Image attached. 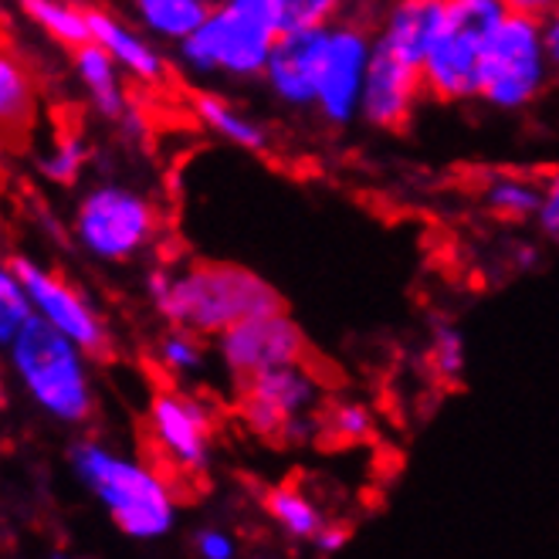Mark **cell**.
I'll list each match as a JSON object with an SVG mask.
<instances>
[{"mask_svg":"<svg viewBox=\"0 0 559 559\" xmlns=\"http://www.w3.org/2000/svg\"><path fill=\"white\" fill-rule=\"evenodd\" d=\"M146 299L170 325L214 340L241 319L285 309L272 282L231 261H187L177 269H150Z\"/></svg>","mask_w":559,"mask_h":559,"instance_id":"6da1fadb","label":"cell"},{"mask_svg":"<svg viewBox=\"0 0 559 559\" xmlns=\"http://www.w3.org/2000/svg\"><path fill=\"white\" fill-rule=\"evenodd\" d=\"M278 38V0H214L211 17L177 45V64L190 79L258 82Z\"/></svg>","mask_w":559,"mask_h":559,"instance_id":"7a4b0ae2","label":"cell"},{"mask_svg":"<svg viewBox=\"0 0 559 559\" xmlns=\"http://www.w3.org/2000/svg\"><path fill=\"white\" fill-rule=\"evenodd\" d=\"M21 390L38 411L61 424H85L95 411L88 353L61 336L45 319H31L4 346Z\"/></svg>","mask_w":559,"mask_h":559,"instance_id":"3957f363","label":"cell"},{"mask_svg":"<svg viewBox=\"0 0 559 559\" xmlns=\"http://www.w3.org/2000/svg\"><path fill=\"white\" fill-rule=\"evenodd\" d=\"M506 17V0H441V21L424 58L427 98L444 106L481 98L485 55Z\"/></svg>","mask_w":559,"mask_h":559,"instance_id":"277c9868","label":"cell"},{"mask_svg":"<svg viewBox=\"0 0 559 559\" xmlns=\"http://www.w3.org/2000/svg\"><path fill=\"white\" fill-rule=\"evenodd\" d=\"M69 231L75 248L98 265H133L156 248L163 211L150 193L106 180L75 201Z\"/></svg>","mask_w":559,"mask_h":559,"instance_id":"5b68a950","label":"cell"},{"mask_svg":"<svg viewBox=\"0 0 559 559\" xmlns=\"http://www.w3.org/2000/svg\"><path fill=\"white\" fill-rule=\"evenodd\" d=\"M69 462L92 496L103 499L126 536L159 539L174 530V496L167 481L146 465L119 457L98 441L72 444Z\"/></svg>","mask_w":559,"mask_h":559,"instance_id":"8992f818","label":"cell"},{"mask_svg":"<svg viewBox=\"0 0 559 559\" xmlns=\"http://www.w3.org/2000/svg\"><path fill=\"white\" fill-rule=\"evenodd\" d=\"M552 75L556 69L549 61L543 21L509 11L485 55L481 103L499 112H522L539 103Z\"/></svg>","mask_w":559,"mask_h":559,"instance_id":"52a82bcc","label":"cell"},{"mask_svg":"<svg viewBox=\"0 0 559 559\" xmlns=\"http://www.w3.org/2000/svg\"><path fill=\"white\" fill-rule=\"evenodd\" d=\"M377 14L359 11V0H356L346 17L329 24L322 79H319V103H316V119L325 129H349L359 116H364Z\"/></svg>","mask_w":559,"mask_h":559,"instance_id":"ba28073f","label":"cell"},{"mask_svg":"<svg viewBox=\"0 0 559 559\" xmlns=\"http://www.w3.org/2000/svg\"><path fill=\"white\" fill-rule=\"evenodd\" d=\"M8 265L24 282L38 319H45L61 336H69L75 346H82L92 359H106L112 353V333L106 316L88 302V295L75 282H69L61 272L48 269L45 261L27 254L8 258Z\"/></svg>","mask_w":559,"mask_h":559,"instance_id":"9c48e42d","label":"cell"},{"mask_svg":"<svg viewBox=\"0 0 559 559\" xmlns=\"http://www.w3.org/2000/svg\"><path fill=\"white\" fill-rule=\"evenodd\" d=\"M217 356L224 370L231 373L238 383H248L251 377L302 364L306 359V336L299 322H295L285 309L261 312L251 319H241L227 333L217 336Z\"/></svg>","mask_w":559,"mask_h":559,"instance_id":"30bf717a","label":"cell"},{"mask_svg":"<svg viewBox=\"0 0 559 559\" xmlns=\"http://www.w3.org/2000/svg\"><path fill=\"white\" fill-rule=\"evenodd\" d=\"M329 27L282 31L261 85L288 112H316Z\"/></svg>","mask_w":559,"mask_h":559,"instance_id":"8fae6325","label":"cell"},{"mask_svg":"<svg viewBox=\"0 0 559 559\" xmlns=\"http://www.w3.org/2000/svg\"><path fill=\"white\" fill-rule=\"evenodd\" d=\"M146 420H150V435L180 472L207 468L214 424L204 401L190 397L183 390H159L153 393Z\"/></svg>","mask_w":559,"mask_h":559,"instance_id":"7c38bea8","label":"cell"},{"mask_svg":"<svg viewBox=\"0 0 559 559\" xmlns=\"http://www.w3.org/2000/svg\"><path fill=\"white\" fill-rule=\"evenodd\" d=\"M424 92V69L411 61H401L393 55H383L373 48L370 75H367V95H364V119L377 133H401L414 119Z\"/></svg>","mask_w":559,"mask_h":559,"instance_id":"4fadbf2b","label":"cell"},{"mask_svg":"<svg viewBox=\"0 0 559 559\" xmlns=\"http://www.w3.org/2000/svg\"><path fill=\"white\" fill-rule=\"evenodd\" d=\"M88 27L92 41L112 55L126 79L146 88H156L170 79V61L159 51V41L150 38L136 21H122L106 8H88Z\"/></svg>","mask_w":559,"mask_h":559,"instance_id":"5bb4252c","label":"cell"},{"mask_svg":"<svg viewBox=\"0 0 559 559\" xmlns=\"http://www.w3.org/2000/svg\"><path fill=\"white\" fill-rule=\"evenodd\" d=\"M72 75L79 88L85 92L88 106L109 119L133 126V103H129V88H126V72L112 61L106 48H98L95 41L82 45L72 51Z\"/></svg>","mask_w":559,"mask_h":559,"instance_id":"9a60e30c","label":"cell"},{"mask_svg":"<svg viewBox=\"0 0 559 559\" xmlns=\"http://www.w3.org/2000/svg\"><path fill=\"white\" fill-rule=\"evenodd\" d=\"M241 393L248 397H258L265 401L269 407H275L285 424L292 417H302V414H312L322 401V386H319V377L302 364H288V367H275V370H265L251 377L248 383H241Z\"/></svg>","mask_w":559,"mask_h":559,"instance_id":"2e32d148","label":"cell"},{"mask_svg":"<svg viewBox=\"0 0 559 559\" xmlns=\"http://www.w3.org/2000/svg\"><path fill=\"white\" fill-rule=\"evenodd\" d=\"M193 116L214 140H221L227 146H238L245 153H269V146H272V129L217 92H197Z\"/></svg>","mask_w":559,"mask_h":559,"instance_id":"e0dca14e","label":"cell"},{"mask_svg":"<svg viewBox=\"0 0 559 559\" xmlns=\"http://www.w3.org/2000/svg\"><path fill=\"white\" fill-rule=\"evenodd\" d=\"M126 4L150 38L174 48L187 41L214 11V0H126Z\"/></svg>","mask_w":559,"mask_h":559,"instance_id":"ac0fdd59","label":"cell"},{"mask_svg":"<svg viewBox=\"0 0 559 559\" xmlns=\"http://www.w3.org/2000/svg\"><path fill=\"white\" fill-rule=\"evenodd\" d=\"M543 201V180L530 174H491L481 183V207L506 224H533Z\"/></svg>","mask_w":559,"mask_h":559,"instance_id":"d6986e66","label":"cell"},{"mask_svg":"<svg viewBox=\"0 0 559 559\" xmlns=\"http://www.w3.org/2000/svg\"><path fill=\"white\" fill-rule=\"evenodd\" d=\"M14 8L27 24H35L41 35H48L61 48L75 51L92 41L88 8L75 4V0H14Z\"/></svg>","mask_w":559,"mask_h":559,"instance_id":"ffe728a7","label":"cell"},{"mask_svg":"<svg viewBox=\"0 0 559 559\" xmlns=\"http://www.w3.org/2000/svg\"><path fill=\"white\" fill-rule=\"evenodd\" d=\"M153 359H156V367L163 373H170L177 380L201 373L204 364H207L204 336L193 333V329H183V325L163 329V333L156 336V343H153Z\"/></svg>","mask_w":559,"mask_h":559,"instance_id":"44dd1931","label":"cell"},{"mask_svg":"<svg viewBox=\"0 0 559 559\" xmlns=\"http://www.w3.org/2000/svg\"><path fill=\"white\" fill-rule=\"evenodd\" d=\"M35 79L24 69V61L17 55L0 58V119L8 129H27V122L35 119Z\"/></svg>","mask_w":559,"mask_h":559,"instance_id":"7402d4cb","label":"cell"},{"mask_svg":"<svg viewBox=\"0 0 559 559\" xmlns=\"http://www.w3.org/2000/svg\"><path fill=\"white\" fill-rule=\"evenodd\" d=\"M92 150L79 133H58L55 143L38 156V174L55 187H75L88 167Z\"/></svg>","mask_w":559,"mask_h":559,"instance_id":"603a6c76","label":"cell"},{"mask_svg":"<svg viewBox=\"0 0 559 559\" xmlns=\"http://www.w3.org/2000/svg\"><path fill=\"white\" fill-rule=\"evenodd\" d=\"M269 512L275 515V522L282 525V530L295 539H316L319 530H322V515L319 509L299 496L295 488H275L272 496H269Z\"/></svg>","mask_w":559,"mask_h":559,"instance_id":"cb8c5ba5","label":"cell"},{"mask_svg":"<svg viewBox=\"0 0 559 559\" xmlns=\"http://www.w3.org/2000/svg\"><path fill=\"white\" fill-rule=\"evenodd\" d=\"M35 319V306H31V295L17 272L4 261V272H0V343H14L21 329Z\"/></svg>","mask_w":559,"mask_h":559,"instance_id":"d4e9b609","label":"cell"},{"mask_svg":"<svg viewBox=\"0 0 559 559\" xmlns=\"http://www.w3.org/2000/svg\"><path fill=\"white\" fill-rule=\"evenodd\" d=\"M356 0H278L282 31H302V27H329L349 14Z\"/></svg>","mask_w":559,"mask_h":559,"instance_id":"484cf974","label":"cell"},{"mask_svg":"<svg viewBox=\"0 0 559 559\" xmlns=\"http://www.w3.org/2000/svg\"><path fill=\"white\" fill-rule=\"evenodd\" d=\"M431 367L441 380H457L465 373V336L451 322H438L431 329Z\"/></svg>","mask_w":559,"mask_h":559,"instance_id":"4316f807","label":"cell"},{"mask_svg":"<svg viewBox=\"0 0 559 559\" xmlns=\"http://www.w3.org/2000/svg\"><path fill=\"white\" fill-rule=\"evenodd\" d=\"M322 427L333 441H346V444L367 441V438H373V414L359 401H340V404L329 407Z\"/></svg>","mask_w":559,"mask_h":559,"instance_id":"83f0119b","label":"cell"},{"mask_svg":"<svg viewBox=\"0 0 559 559\" xmlns=\"http://www.w3.org/2000/svg\"><path fill=\"white\" fill-rule=\"evenodd\" d=\"M536 227H539V231L549 241L559 238V170H552L549 177H543V201H539Z\"/></svg>","mask_w":559,"mask_h":559,"instance_id":"f1b7e54d","label":"cell"},{"mask_svg":"<svg viewBox=\"0 0 559 559\" xmlns=\"http://www.w3.org/2000/svg\"><path fill=\"white\" fill-rule=\"evenodd\" d=\"M197 552H201V559H235L238 546L221 530H204V533H197Z\"/></svg>","mask_w":559,"mask_h":559,"instance_id":"f546056e","label":"cell"},{"mask_svg":"<svg viewBox=\"0 0 559 559\" xmlns=\"http://www.w3.org/2000/svg\"><path fill=\"white\" fill-rule=\"evenodd\" d=\"M506 4H509L512 14H530V17L546 21L559 8V0H506Z\"/></svg>","mask_w":559,"mask_h":559,"instance_id":"4dcf8cb0","label":"cell"},{"mask_svg":"<svg viewBox=\"0 0 559 559\" xmlns=\"http://www.w3.org/2000/svg\"><path fill=\"white\" fill-rule=\"evenodd\" d=\"M346 543H349V530H346V525H322L319 536H316V546L322 552H340Z\"/></svg>","mask_w":559,"mask_h":559,"instance_id":"1f68e13d","label":"cell"},{"mask_svg":"<svg viewBox=\"0 0 559 559\" xmlns=\"http://www.w3.org/2000/svg\"><path fill=\"white\" fill-rule=\"evenodd\" d=\"M543 31H546V48H549V61L552 69L559 72V8L543 21Z\"/></svg>","mask_w":559,"mask_h":559,"instance_id":"d6a6232c","label":"cell"},{"mask_svg":"<svg viewBox=\"0 0 559 559\" xmlns=\"http://www.w3.org/2000/svg\"><path fill=\"white\" fill-rule=\"evenodd\" d=\"M51 559H69V556H61V552H58V556H51Z\"/></svg>","mask_w":559,"mask_h":559,"instance_id":"836d02e7","label":"cell"}]
</instances>
